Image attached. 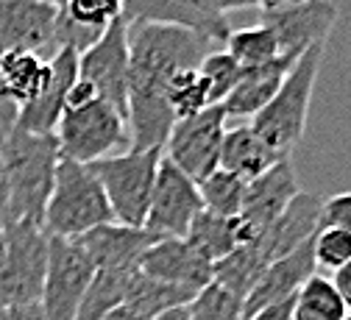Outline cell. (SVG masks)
Masks as SVG:
<instances>
[{
    "mask_svg": "<svg viewBox=\"0 0 351 320\" xmlns=\"http://www.w3.org/2000/svg\"><path fill=\"white\" fill-rule=\"evenodd\" d=\"M128 89L125 125L131 151H162L176 123L165 89L182 70H198L217 48L209 39L162 23H125Z\"/></svg>",
    "mask_w": 351,
    "mask_h": 320,
    "instance_id": "cell-1",
    "label": "cell"
},
{
    "mask_svg": "<svg viewBox=\"0 0 351 320\" xmlns=\"http://www.w3.org/2000/svg\"><path fill=\"white\" fill-rule=\"evenodd\" d=\"M0 156H3L6 181H9L3 220H28L42 225L45 206L53 190L56 164L62 159L56 136L31 134L14 125L0 140Z\"/></svg>",
    "mask_w": 351,
    "mask_h": 320,
    "instance_id": "cell-2",
    "label": "cell"
},
{
    "mask_svg": "<svg viewBox=\"0 0 351 320\" xmlns=\"http://www.w3.org/2000/svg\"><path fill=\"white\" fill-rule=\"evenodd\" d=\"M324 53H326V45H313L310 51H304L290 67V73L285 75L279 93L271 98V103L259 114H254L248 123L282 156H290L304 136L313 89H315V81L324 64Z\"/></svg>",
    "mask_w": 351,
    "mask_h": 320,
    "instance_id": "cell-3",
    "label": "cell"
},
{
    "mask_svg": "<svg viewBox=\"0 0 351 320\" xmlns=\"http://www.w3.org/2000/svg\"><path fill=\"white\" fill-rule=\"evenodd\" d=\"M106 223H114V214L93 170L70 159H59L53 190L45 206V217H42L45 234L75 240Z\"/></svg>",
    "mask_w": 351,
    "mask_h": 320,
    "instance_id": "cell-4",
    "label": "cell"
},
{
    "mask_svg": "<svg viewBox=\"0 0 351 320\" xmlns=\"http://www.w3.org/2000/svg\"><path fill=\"white\" fill-rule=\"evenodd\" d=\"M159 162H162V151H125L86 164L98 178V184L104 187L114 223L134 228L145 225Z\"/></svg>",
    "mask_w": 351,
    "mask_h": 320,
    "instance_id": "cell-5",
    "label": "cell"
},
{
    "mask_svg": "<svg viewBox=\"0 0 351 320\" xmlns=\"http://www.w3.org/2000/svg\"><path fill=\"white\" fill-rule=\"evenodd\" d=\"M53 136L62 159L78 164H93L98 159L131 151L125 117L101 98L78 109H64Z\"/></svg>",
    "mask_w": 351,
    "mask_h": 320,
    "instance_id": "cell-6",
    "label": "cell"
},
{
    "mask_svg": "<svg viewBox=\"0 0 351 320\" xmlns=\"http://www.w3.org/2000/svg\"><path fill=\"white\" fill-rule=\"evenodd\" d=\"M48 264L45 228L28 220H6V254L0 259V306L39 304Z\"/></svg>",
    "mask_w": 351,
    "mask_h": 320,
    "instance_id": "cell-7",
    "label": "cell"
},
{
    "mask_svg": "<svg viewBox=\"0 0 351 320\" xmlns=\"http://www.w3.org/2000/svg\"><path fill=\"white\" fill-rule=\"evenodd\" d=\"M95 276V264L75 240L48 237V264L39 309L45 320H75L78 304Z\"/></svg>",
    "mask_w": 351,
    "mask_h": 320,
    "instance_id": "cell-8",
    "label": "cell"
},
{
    "mask_svg": "<svg viewBox=\"0 0 351 320\" xmlns=\"http://www.w3.org/2000/svg\"><path fill=\"white\" fill-rule=\"evenodd\" d=\"M226 123L229 120L221 106H209L198 112L195 117L176 120L167 143L162 148V156L173 162L184 175H190L193 181L206 178L212 170H217Z\"/></svg>",
    "mask_w": 351,
    "mask_h": 320,
    "instance_id": "cell-9",
    "label": "cell"
},
{
    "mask_svg": "<svg viewBox=\"0 0 351 320\" xmlns=\"http://www.w3.org/2000/svg\"><path fill=\"white\" fill-rule=\"evenodd\" d=\"M201 209L204 206H201L198 184L162 156L143 228L154 232L159 240H184L190 232V223Z\"/></svg>",
    "mask_w": 351,
    "mask_h": 320,
    "instance_id": "cell-10",
    "label": "cell"
},
{
    "mask_svg": "<svg viewBox=\"0 0 351 320\" xmlns=\"http://www.w3.org/2000/svg\"><path fill=\"white\" fill-rule=\"evenodd\" d=\"M78 78L93 84L98 98L125 117V89H128L125 20H114L93 48L78 56Z\"/></svg>",
    "mask_w": 351,
    "mask_h": 320,
    "instance_id": "cell-11",
    "label": "cell"
},
{
    "mask_svg": "<svg viewBox=\"0 0 351 320\" xmlns=\"http://www.w3.org/2000/svg\"><path fill=\"white\" fill-rule=\"evenodd\" d=\"M259 23L276 36L279 56L298 59L313 45H326L337 23V6L332 0H306L298 6L262 12Z\"/></svg>",
    "mask_w": 351,
    "mask_h": 320,
    "instance_id": "cell-12",
    "label": "cell"
},
{
    "mask_svg": "<svg viewBox=\"0 0 351 320\" xmlns=\"http://www.w3.org/2000/svg\"><path fill=\"white\" fill-rule=\"evenodd\" d=\"M123 20L187 28L217 48L226 45L232 34L229 17L217 14L209 0H123Z\"/></svg>",
    "mask_w": 351,
    "mask_h": 320,
    "instance_id": "cell-13",
    "label": "cell"
},
{
    "mask_svg": "<svg viewBox=\"0 0 351 320\" xmlns=\"http://www.w3.org/2000/svg\"><path fill=\"white\" fill-rule=\"evenodd\" d=\"M56 14L59 9L39 0H0V53H48L51 62Z\"/></svg>",
    "mask_w": 351,
    "mask_h": 320,
    "instance_id": "cell-14",
    "label": "cell"
},
{
    "mask_svg": "<svg viewBox=\"0 0 351 320\" xmlns=\"http://www.w3.org/2000/svg\"><path fill=\"white\" fill-rule=\"evenodd\" d=\"M301 193L298 187V175L295 167L287 159L276 162L271 170H265L259 178L248 181L245 184V195H243V206H240V225L245 243H251L254 237H259L265 228L285 212V206Z\"/></svg>",
    "mask_w": 351,
    "mask_h": 320,
    "instance_id": "cell-15",
    "label": "cell"
},
{
    "mask_svg": "<svg viewBox=\"0 0 351 320\" xmlns=\"http://www.w3.org/2000/svg\"><path fill=\"white\" fill-rule=\"evenodd\" d=\"M159 237L148 228H134L123 223H106L75 237V243L93 259L95 270H140L145 251Z\"/></svg>",
    "mask_w": 351,
    "mask_h": 320,
    "instance_id": "cell-16",
    "label": "cell"
},
{
    "mask_svg": "<svg viewBox=\"0 0 351 320\" xmlns=\"http://www.w3.org/2000/svg\"><path fill=\"white\" fill-rule=\"evenodd\" d=\"M321 204L324 198L315 193H298L285 212L262 232L259 237H254L251 243L259 248V254L265 256V262H276L282 256H287L290 251L301 248L304 243H310L318 232V217H321Z\"/></svg>",
    "mask_w": 351,
    "mask_h": 320,
    "instance_id": "cell-17",
    "label": "cell"
},
{
    "mask_svg": "<svg viewBox=\"0 0 351 320\" xmlns=\"http://www.w3.org/2000/svg\"><path fill=\"white\" fill-rule=\"evenodd\" d=\"M315 273L318 270H315V256H313V240L304 243L295 251H290L287 256L271 262L265 270H262L259 282L251 287V293L243 301V320L259 309L271 306V304L293 298L301 290V284L310 276H315Z\"/></svg>",
    "mask_w": 351,
    "mask_h": 320,
    "instance_id": "cell-18",
    "label": "cell"
},
{
    "mask_svg": "<svg viewBox=\"0 0 351 320\" xmlns=\"http://www.w3.org/2000/svg\"><path fill=\"white\" fill-rule=\"evenodd\" d=\"M140 273L198 293L212 282V262L204 259L187 240H156L145 251Z\"/></svg>",
    "mask_w": 351,
    "mask_h": 320,
    "instance_id": "cell-19",
    "label": "cell"
},
{
    "mask_svg": "<svg viewBox=\"0 0 351 320\" xmlns=\"http://www.w3.org/2000/svg\"><path fill=\"white\" fill-rule=\"evenodd\" d=\"M78 78V53L73 51H59L51 59V81L34 103L23 106L17 114V128L31 131V134H53L59 125V117L64 112V101L70 86Z\"/></svg>",
    "mask_w": 351,
    "mask_h": 320,
    "instance_id": "cell-20",
    "label": "cell"
},
{
    "mask_svg": "<svg viewBox=\"0 0 351 320\" xmlns=\"http://www.w3.org/2000/svg\"><path fill=\"white\" fill-rule=\"evenodd\" d=\"M293 64H295L293 56H276L268 64L243 70L237 86L221 103L226 120H251L254 114H259L271 103V98L279 93V86H282V81H285V75L290 73Z\"/></svg>",
    "mask_w": 351,
    "mask_h": 320,
    "instance_id": "cell-21",
    "label": "cell"
},
{
    "mask_svg": "<svg viewBox=\"0 0 351 320\" xmlns=\"http://www.w3.org/2000/svg\"><path fill=\"white\" fill-rule=\"evenodd\" d=\"M282 159H287V156L274 151L248 123H237V125L226 128V134H223L217 167L234 173L237 178H243L248 184V181L259 178L262 173L271 170Z\"/></svg>",
    "mask_w": 351,
    "mask_h": 320,
    "instance_id": "cell-22",
    "label": "cell"
},
{
    "mask_svg": "<svg viewBox=\"0 0 351 320\" xmlns=\"http://www.w3.org/2000/svg\"><path fill=\"white\" fill-rule=\"evenodd\" d=\"M51 81V62L36 53H3L0 56V84L9 98L23 109L34 103Z\"/></svg>",
    "mask_w": 351,
    "mask_h": 320,
    "instance_id": "cell-23",
    "label": "cell"
},
{
    "mask_svg": "<svg viewBox=\"0 0 351 320\" xmlns=\"http://www.w3.org/2000/svg\"><path fill=\"white\" fill-rule=\"evenodd\" d=\"M204 259H209L212 264L221 262L223 256H229L237 245L245 243L243 225L237 217H217L212 212H198L195 220L190 223V232L184 237Z\"/></svg>",
    "mask_w": 351,
    "mask_h": 320,
    "instance_id": "cell-24",
    "label": "cell"
},
{
    "mask_svg": "<svg viewBox=\"0 0 351 320\" xmlns=\"http://www.w3.org/2000/svg\"><path fill=\"white\" fill-rule=\"evenodd\" d=\"M193 290L187 287H176V284H167V282H159V279H151L145 273H134L131 276V284H128V293H125V304L128 309H134L137 315L148 317V320H156L159 315L170 312V309H179V306H187L193 301Z\"/></svg>",
    "mask_w": 351,
    "mask_h": 320,
    "instance_id": "cell-25",
    "label": "cell"
},
{
    "mask_svg": "<svg viewBox=\"0 0 351 320\" xmlns=\"http://www.w3.org/2000/svg\"><path fill=\"white\" fill-rule=\"evenodd\" d=\"M265 267H268V262H265V256L259 254V248L254 243H243L229 256H223L221 262L212 264V282L226 287L240 301H245V295L259 282V276H262V270Z\"/></svg>",
    "mask_w": 351,
    "mask_h": 320,
    "instance_id": "cell-26",
    "label": "cell"
},
{
    "mask_svg": "<svg viewBox=\"0 0 351 320\" xmlns=\"http://www.w3.org/2000/svg\"><path fill=\"white\" fill-rule=\"evenodd\" d=\"M134 273L137 270H95L90 287L78 304L75 320H104L109 312L123 306Z\"/></svg>",
    "mask_w": 351,
    "mask_h": 320,
    "instance_id": "cell-27",
    "label": "cell"
},
{
    "mask_svg": "<svg viewBox=\"0 0 351 320\" xmlns=\"http://www.w3.org/2000/svg\"><path fill=\"white\" fill-rule=\"evenodd\" d=\"M348 312L332 284V279L310 276L293 298V320H343Z\"/></svg>",
    "mask_w": 351,
    "mask_h": 320,
    "instance_id": "cell-28",
    "label": "cell"
},
{
    "mask_svg": "<svg viewBox=\"0 0 351 320\" xmlns=\"http://www.w3.org/2000/svg\"><path fill=\"white\" fill-rule=\"evenodd\" d=\"M195 184H198L204 212H212L217 217H237L240 214L243 195H245V181L243 178L217 167L206 178L195 181Z\"/></svg>",
    "mask_w": 351,
    "mask_h": 320,
    "instance_id": "cell-29",
    "label": "cell"
},
{
    "mask_svg": "<svg viewBox=\"0 0 351 320\" xmlns=\"http://www.w3.org/2000/svg\"><path fill=\"white\" fill-rule=\"evenodd\" d=\"M223 51L243 67H259V64H268L279 56V45H276V36L262 25H251V28H232L226 45H223Z\"/></svg>",
    "mask_w": 351,
    "mask_h": 320,
    "instance_id": "cell-30",
    "label": "cell"
},
{
    "mask_svg": "<svg viewBox=\"0 0 351 320\" xmlns=\"http://www.w3.org/2000/svg\"><path fill=\"white\" fill-rule=\"evenodd\" d=\"M165 98H167V106L173 112L176 120H187V117H195L198 112L209 109V89H206V81L201 78L198 70H182L176 73L165 89Z\"/></svg>",
    "mask_w": 351,
    "mask_h": 320,
    "instance_id": "cell-31",
    "label": "cell"
},
{
    "mask_svg": "<svg viewBox=\"0 0 351 320\" xmlns=\"http://www.w3.org/2000/svg\"><path fill=\"white\" fill-rule=\"evenodd\" d=\"M190 320H243V301L226 287L209 282L187 304Z\"/></svg>",
    "mask_w": 351,
    "mask_h": 320,
    "instance_id": "cell-32",
    "label": "cell"
},
{
    "mask_svg": "<svg viewBox=\"0 0 351 320\" xmlns=\"http://www.w3.org/2000/svg\"><path fill=\"white\" fill-rule=\"evenodd\" d=\"M201 78L206 81V89H209V103L212 106H221L229 93L237 86L240 75H243V67L223 51V48H215L198 67Z\"/></svg>",
    "mask_w": 351,
    "mask_h": 320,
    "instance_id": "cell-33",
    "label": "cell"
},
{
    "mask_svg": "<svg viewBox=\"0 0 351 320\" xmlns=\"http://www.w3.org/2000/svg\"><path fill=\"white\" fill-rule=\"evenodd\" d=\"M313 256L321 276L337 273L343 264L351 262V234L340 232V228H318L313 237Z\"/></svg>",
    "mask_w": 351,
    "mask_h": 320,
    "instance_id": "cell-34",
    "label": "cell"
},
{
    "mask_svg": "<svg viewBox=\"0 0 351 320\" xmlns=\"http://www.w3.org/2000/svg\"><path fill=\"white\" fill-rule=\"evenodd\" d=\"M62 12L81 28L106 31L114 20H123V0H67Z\"/></svg>",
    "mask_w": 351,
    "mask_h": 320,
    "instance_id": "cell-35",
    "label": "cell"
},
{
    "mask_svg": "<svg viewBox=\"0 0 351 320\" xmlns=\"http://www.w3.org/2000/svg\"><path fill=\"white\" fill-rule=\"evenodd\" d=\"M318 228H340L351 234V193H335L324 198Z\"/></svg>",
    "mask_w": 351,
    "mask_h": 320,
    "instance_id": "cell-36",
    "label": "cell"
},
{
    "mask_svg": "<svg viewBox=\"0 0 351 320\" xmlns=\"http://www.w3.org/2000/svg\"><path fill=\"white\" fill-rule=\"evenodd\" d=\"M17 114H20V106L9 98L3 84H0V140H3V136L17 125Z\"/></svg>",
    "mask_w": 351,
    "mask_h": 320,
    "instance_id": "cell-37",
    "label": "cell"
},
{
    "mask_svg": "<svg viewBox=\"0 0 351 320\" xmlns=\"http://www.w3.org/2000/svg\"><path fill=\"white\" fill-rule=\"evenodd\" d=\"M293 298H295V295H293ZM293 298L279 301V304H271V306H265V309L254 312V315L245 317V320H293Z\"/></svg>",
    "mask_w": 351,
    "mask_h": 320,
    "instance_id": "cell-38",
    "label": "cell"
},
{
    "mask_svg": "<svg viewBox=\"0 0 351 320\" xmlns=\"http://www.w3.org/2000/svg\"><path fill=\"white\" fill-rule=\"evenodd\" d=\"M332 284H335V290H337V295H340L346 312L351 315V262L343 264L337 273H332Z\"/></svg>",
    "mask_w": 351,
    "mask_h": 320,
    "instance_id": "cell-39",
    "label": "cell"
},
{
    "mask_svg": "<svg viewBox=\"0 0 351 320\" xmlns=\"http://www.w3.org/2000/svg\"><path fill=\"white\" fill-rule=\"evenodd\" d=\"M212 9L217 14H229V12H237V9H259L262 6V0H209Z\"/></svg>",
    "mask_w": 351,
    "mask_h": 320,
    "instance_id": "cell-40",
    "label": "cell"
},
{
    "mask_svg": "<svg viewBox=\"0 0 351 320\" xmlns=\"http://www.w3.org/2000/svg\"><path fill=\"white\" fill-rule=\"evenodd\" d=\"M9 320H45L39 304H28V306H14L9 309Z\"/></svg>",
    "mask_w": 351,
    "mask_h": 320,
    "instance_id": "cell-41",
    "label": "cell"
},
{
    "mask_svg": "<svg viewBox=\"0 0 351 320\" xmlns=\"http://www.w3.org/2000/svg\"><path fill=\"white\" fill-rule=\"evenodd\" d=\"M104 320H148V317L137 315L134 309H128V306H117V309H114V312H109Z\"/></svg>",
    "mask_w": 351,
    "mask_h": 320,
    "instance_id": "cell-42",
    "label": "cell"
},
{
    "mask_svg": "<svg viewBox=\"0 0 351 320\" xmlns=\"http://www.w3.org/2000/svg\"><path fill=\"white\" fill-rule=\"evenodd\" d=\"M6 198H9V181H6L3 156H0V214H3V209H6Z\"/></svg>",
    "mask_w": 351,
    "mask_h": 320,
    "instance_id": "cell-43",
    "label": "cell"
},
{
    "mask_svg": "<svg viewBox=\"0 0 351 320\" xmlns=\"http://www.w3.org/2000/svg\"><path fill=\"white\" fill-rule=\"evenodd\" d=\"M298 3H306V0H262V12H271V9H285V6H298Z\"/></svg>",
    "mask_w": 351,
    "mask_h": 320,
    "instance_id": "cell-44",
    "label": "cell"
},
{
    "mask_svg": "<svg viewBox=\"0 0 351 320\" xmlns=\"http://www.w3.org/2000/svg\"><path fill=\"white\" fill-rule=\"evenodd\" d=\"M156 320H190V315H187V306H179V309H170V312L159 315Z\"/></svg>",
    "mask_w": 351,
    "mask_h": 320,
    "instance_id": "cell-45",
    "label": "cell"
},
{
    "mask_svg": "<svg viewBox=\"0 0 351 320\" xmlns=\"http://www.w3.org/2000/svg\"><path fill=\"white\" fill-rule=\"evenodd\" d=\"M3 254H6V220L0 214V259H3Z\"/></svg>",
    "mask_w": 351,
    "mask_h": 320,
    "instance_id": "cell-46",
    "label": "cell"
},
{
    "mask_svg": "<svg viewBox=\"0 0 351 320\" xmlns=\"http://www.w3.org/2000/svg\"><path fill=\"white\" fill-rule=\"evenodd\" d=\"M39 3H48V6H53V9H62L67 0H39Z\"/></svg>",
    "mask_w": 351,
    "mask_h": 320,
    "instance_id": "cell-47",
    "label": "cell"
},
{
    "mask_svg": "<svg viewBox=\"0 0 351 320\" xmlns=\"http://www.w3.org/2000/svg\"><path fill=\"white\" fill-rule=\"evenodd\" d=\"M0 320H9V309L6 306H0Z\"/></svg>",
    "mask_w": 351,
    "mask_h": 320,
    "instance_id": "cell-48",
    "label": "cell"
},
{
    "mask_svg": "<svg viewBox=\"0 0 351 320\" xmlns=\"http://www.w3.org/2000/svg\"><path fill=\"white\" fill-rule=\"evenodd\" d=\"M343 320H351V315H346V317H343Z\"/></svg>",
    "mask_w": 351,
    "mask_h": 320,
    "instance_id": "cell-49",
    "label": "cell"
},
{
    "mask_svg": "<svg viewBox=\"0 0 351 320\" xmlns=\"http://www.w3.org/2000/svg\"><path fill=\"white\" fill-rule=\"evenodd\" d=\"M0 56H3V53H0Z\"/></svg>",
    "mask_w": 351,
    "mask_h": 320,
    "instance_id": "cell-50",
    "label": "cell"
}]
</instances>
